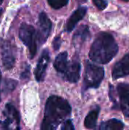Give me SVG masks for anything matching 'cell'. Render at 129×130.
<instances>
[{
  "label": "cell",
  "instance_id": "obj_1",
  "mask_svg": "<svg viewBox=\"0 0 129 130\" xmlns=\"http://www.w3.org/2000/svg\"><path fill=\"white\" fill-rule=\"evenodd\" d=\"M71 112V107L65 99L59 96L49 97L46 103L41 130H56Z\"/></svg>",
  "mask_w": 129,
  "mask_h": 130
},
{
  "label": "cell",
  "instance_id": "obj_2",
  "mask_svg": "<svg viewBox=\"0 0 129 130\" xmlns=\"http://www.w3.org/2000/svg\"><path fill=\"white\" fill-rule=\"evenodd\" d=\"M118 51L119 46L114 37L109 33L101 32L90 47L89 57L95 62L106 64L113 59Z\"/></svg>",
  "mask_w": 129,
  "mask_h": 130
},
{
  "label": "cell",
  "instance_id": "obj_3",
  "mask_svg": "<svg viewBox=\"0 0 129 130\" xmlns=\"http://www.w3.org/2000/svg\"><path fill=\"white\" fill-rule=\"evenodd\" d=\"M104 78V69L89 62H86L83 82V91L89 88H97Z\"/></svg>",
  "mask_w": 129,
  "mask_h": 130
},
{
  "label": "cell",
  "instance_id": "obj_4",
  "mask_svg": "<svg viewBox=\"0 0 129 130\" xmlns=\"http://www.w3.org/2000/svg\"><path fill=\"white\" fill-rule=\"evenodd\" d=\"M3 119L0 120L2 130H20V114L11 104H7L2 113Z\"/></svg>",
  "mask_w": 129,
  "mask_h": 130
},
{
  "label": "cell",
  "instance_id": "obj_5",
  "mask_svg": "<svg viewBox=\"0 0 129 130\" xmlns=\"http://www.w3.org/2000/svg\"><path fill=\"white\" fill-rule=\"evenodd\" d=\"M19 38L30 51V58H33L37 50V40L35 28L26 23H23L19 29Z\"/></svg>",
  "mask_w": 129,
  "mask_h": 130
},
{
  "label": "cell",
  "instance_id": "obj_6",
  "mask_svg": "<svg viewBox=\"0 0 129 130\" xmlns=\"http://www.w3.org/2000/svg\"><path fill=\"white\" fill-rule=\"evenodd\" d=\"M2 60L5 69H11L15 63V49L8 40H2L0 43Z\"/></svg>",
  "mask_w": 129,
  "mask_h": 130
},
{
  "label": "cell",
  "instance_id": "obj_7",
  "mask_svg": "<svg viewBox=\"0 0 129 130\" xmlns=\"http://www.w3.org/2000/svg\"><path fill=\"white\" fill-rule=\"evenodd\" d=\"M52 30V21L45 12L39 15V30L36 34L37 43L43 44L46 42Z\"/></svg>",
  "mask_w": 129,
  "mask_h": 130
},
{
  "label": "cell",
  "instance_id": "obj_8",
  "mask_svg": "<svg viewBox=\"0 0 129 130\" xmlns=\"http://www.w3.org/2000/svg\"><path fill=\"white\" fill-rule=\"evenodd\" d=\"M49 61H50L49 53L47 50H45L42 53L41 56L40 57V59L37 62L36 69L34 71L35 78L37 82H42L43 80H44L46 69H47Z\"/></svg>",
  "mask_w": 129,
  "mask_h": 130
},
{
  "label": "cell",
  "instance_id": "obj_9",
  "mask_svg": "<svg viewBox=\"0 0 129 130\" xmlns=\"http://www.w3.org/2000/svg\"><path fill=\"white\" fill-rule=\"evenodd\" d=\"M117 91L120 98V109L125 117H129V85L120 83L117 85Z\"/></svg>",
  "mask_w": 129,
  "mask_h": 130
},
{
  "label": "cell",
  "instance_id": "obj_10",
  "mask_svg": "<svg viewBox=\"0 0 129 130\" xmlns=\"http://www.w3.org/2000/svg\"><path fill=\"white\" fill-rule=\"evenodd\" d=\"M112 74L114 80L129 75V53L116 63L113 69Z\"/></svg>",
  "mask_w": 129,
  "mask_h": 130
},
{
  "label": "cell",
  "instance_id": "obj_11",
  "mask_svg": "<svg viewBox=\"0 0 129 130\" xmlns=\"http://www.w3.org/2000/svg\"><path fill=\"white\" fill-rule=\"evenodd\" d=\"M81 64L78 61H73L68 63L67 67L63 72L64 78L71 83H76L80 78Z\"/></svg>",
  "mask_w": 129,
  "mask_h": 130
},
{
  "label": "cell",
  "instance_id": "obj_12",
  "mask_svg": "<svg viewBox=\"0 0 129 130\" xmlns=\"http://www.w3.org/2000/svg\"><path fill=\"white\" fill-rule=\"evenodd\" d=\"M86 12H87V8L85 7H80L79 8H78L68 20L65 26L66 31L71 32L72 30H74L78 22L80 21L84 17Z\"/></svg>",
  "mask_w": 129,
  "mask_h": 130
},
{
  "label": "cell",
  "instance_id": "obj_13",
  "mask_svg": "<svg viewBox=\"0 0 129 130\" xmlns=\"http://www.w3.org/2000/svg\"><path fill=\"white\" fill-rule=\"evenodd\" d=\"M100 113V107H97L94 110L89 112L84 120V126L88 129H93L97 125V118Z\"/></svg>",
  "mask_w": 129,
  "mask_h": 130
},
{
  "label": "cell",
  "instance_id": "obj_14",
  "mask_svg": "<svg viewBox=\"0 0 129 130\" xmlns=\"http://www.w3.org/2000/svg\"><path fill=\"white\" fill-rule=\"evenodd\" d=\"M68 53L67 52H63L59 53L55 59L54 68L58 72L63 73L68 65Z\"/></svg>",
  "mask_w": 129,
  "mask_h": 130
},
{
  "label": "cell",
  "instance_id": "obj_15",
  "mask_svg": "<svg viewBox=\"0 0 129 130\" xmlns=\"http://www.w3.org/2000/svg\"><path fill=\"white\" fill-rule=\"evenodd\" d=\"M124 124L116 119H111L100 124L99 130H123Z\"/></svg>",
  "mask_w": 129,
  "mask_h": 130
},
{
  "label": "cell",
  "instance_id": "obj_16",
  "mask_svg": "<svg viewBox=\"0 0 129 130\" xmlns=\"http://www.w3.org/2000/svg\"><path fill=\"white\" fill-rule=\"evenodd\" d=\"M89 29L87 26H81L78 31L75 33L74 36V41L75 42H84L87 38L89 37Z\"/></svg>",
  "mask_w": 129,
  "mask_h": 130
},
{
  "label": "cell",
  "instance_id": "obj_17",
  "mask_svg": "<svg viewBox=\"0 0 129 130\" xmlns=\"http://www.w3.org/2000/svg\"><path fill=\"white\" fill-rule=\"evenodd\" d=\"M49 5L54 9H59L65 7L69 0H47Z\"/></svg>",
  "mask_w": 129,
  "mask_h": 130
},
{
  "label": "cell",
  "instance_id": "obj_18",
  "mask_svg": "<svg viewBox=\"0 0 129 130\" xmlns=\"http://www.w3.org/2000/svg\"><path fill=\"white\" fill-rule=\"evenodd\" d=\"M17 82L15 80H12V79H5V82H4V91L5 92H11L12 91L16 85H17Z\"/></svg>",
  "mask_w": 129,
  "mask_h": 130
},
{
  "label": "cell",
  "instance_id": "obj_19",
  "mask_svg": "<svg viewBox=\"0 0 129 130\" xmlns=\"http://www.w3.org/2000/svg\"><path fill=\"white\" fill-rule=\"evenodd\" d=\"M109 98L111 100V101L113 103V108L114 109H119L118 107V103L116 98V94H115V88L112 85H109Z\"/></svg>",
  "mask_w": 129,
  "mask_h": 130
},
{
  "label": "cell",
  "instance_id": "obj_20",
  "mask_svg": "<svg viewBox=\"0 0 129 130\" xmlns=\"http://www.w3.org/2000/svg\"><path fill=\"white\" fill-rule=\"evenodd\" d=\"M94 5L99 10H104L107 6V2L105 0H93Z\"/></svg>",
  "mask_w": 129,
  "mask_h": 130
},
{
  "label": "cell",
  "instance_id": "obj_21",
  "mask_svg": "<svg viewBox=\"0 0 129 130\" xmlns=\"http://www.w3.org/2000/svg\"><path fill=\"white\" fill-rule=\"evenodd\" d=\"M61 130H75V126L73 125V123L71 120H66L63 126H62Z\"/></svg>",
  "mask_w": 129,
  "mask_h": 130
},
{
  "label": "cell",
  "instance_id": "obj_22",
  "mask_svg": "<svg viewBox=\"0 0 129 130\" xmlns=\"http://www.w3.org/2000/svg\"><path fill=\"white\" fill-rule=\"evenodd\" d=\"M30 75V66H27V67L24 69V72L21 75V78L23 79V80H26V79L29 78Z\"/></svg>",
  "mask_w": 129,
  "mask_h": 130
},
{
  "label": "cell",
  "instance_id": "obj_23",
  "mask_svg": "<svg viewBox=\"0 0 129 130\" xmlns=\"http://www.w3.org/2000/svg\"><path fill=\"white\" fill-rule=\"evenodd\" d=\"M61 43H62V40H61L60 37H56V38L53 40V42H52L53 49H54L55 50H58L60 48Z\"/></svg>",
  "mask_w": 129,
  "mask_h": 130
},
{
  "label": "cell",
  "instance_id": "obj_24",
  "mask_svg": "<svg viewBox=\"0 0 129 130\" xmlns=\"http://www.w3.org/2000/svg\"><path fill=\"white\" fill-rule=\"evenodd\" d=\"M2 9L0 8V20H1V16H2Z\"/></svg>",
  "mask_w": 129,
  "mask_h": 130
},
{
  "label": "cell",
  "instance_id": "obj_25",
  "mask_svg": "<svg viewBox=\"0 0 129 130\" xmlns=\"http://www.w3.org/2000/svg\"><path fill=\"white\" fill-rule=\"evenodd\" d=\"M1 79H2V73H1V71H0V83H1Z\"/></svg>",
  "mask_w": 129,
  "mask_h": 130
},
{
  "label": "cell",
  "instance_id": "obj_26",
  "mask_svg": "<svg viewBox=\"0 0 129 130\" xmlns=\"http://www.w3.org/2000/svg\"><path fill=\"white\" fill-rule=\"evenodd\" d=\"M2 2H3V0H0V5H2Z\"/></svg>",
  "mask_w": 129,
  "mask_h": 130
},
{
  "label": "cell",
  "instance_id": "obj_27",
  "mask_svg": "<svg viewBox=\"0 0 129 130\" xmlns=\"http://www.w3.org/2000/svg\"><path fill=\"white\" fill-rule=\"evenodd\" d=\"M81 2H86L87 0H81Z\"/></svg>",
  "mask_w": 129,
  "mask_h": 130
},
{
  "label": "cell",
  "instance_id": "obj_28",
  "mask_svg": "<svg viewBox=\"0 0 129 130\" xmlns=\"http://www.w3.org/2000/svg\"><path fill=\"white\" fill-rule=\"evenodd\" d=\"M122 1H125V2H128L129 0H122Z\"/></svg>",
  "mask_w": 129,
  "mask_h": 130
}]
</instances>
